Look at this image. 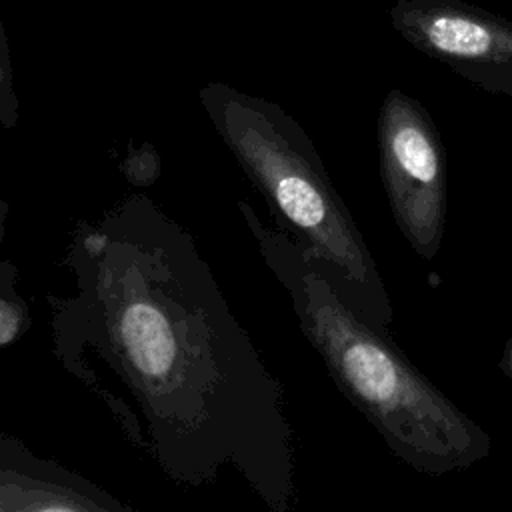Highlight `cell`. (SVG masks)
<instances>
[{"mask_svg":"<svg viewBox=\"0 0 512 512\" xmlns=\"http://www.w3.org/2000/svg\"><path fill=\"white\" fill-rule=\"evenodd\" d=\"M122 340L130 358L148 376H162L168 372L174 358L172 330L164 314L144 302L132 304L120 320Z\"/></svg>","mask_w":512,"mask_h":512,"instance_id":"cell-4","label":"cell"},{"mask_svg":"<svg viewBox=\"0 0 512 512\" xmlns=\"http://www.w3.org/2000/svg\"><path fill=\"white\" fill-rule=\"evenodd\" d=\"M4 30H2V20H0V70L4 66V54H6V42H4ZM2 74V72H0Z\"/></svg>","mask_w":512,"mask_h":512,"instance_id":"cell-6","label":"cell"},{"mask_svg":"<svg viewBox=\"0 0 512 512\" xmlns=\"http://www.w3.org/2000/svg\"><path fill=\"white\" fill-rule=\"evenodd\" d=\"M312 332L350 402L410 468L442 476L488 458V432L326 278L310 280Z\"/></svg>","mask_w":512,"mask_h":512,"instance_id":"cell-1","label":"cell"},{"mask_svg":"<svg viewBox=\"0 0 512 512\" xmlns=\"http://www.w3.org/2000/svg\"><path fill=\"white\" fill-rule=\"evenodd\" d=\"M390 22L424 56L512 98V20L466 0H394Z\"/></svg>","mask_w":512,"mask_h":512,"instance_id":"cell-3","label":"cell"},{"mask_svg":"<svg viewBox=\"0 0 512 512\" xmlns=\"http://www.w3.org/2000/svg\"><path fill=\"white\" fill-rule=\"evenodd\" d=\"M498 368L500 372L512 380V336L506 340L504 344V350H502V356L498 360Z\"/></svg>","mask_w":512,"mask_h":512,"instance_id":"cell-5","label":"cell"},{"mask_svg":"<svg viewBox=\"0 0 512 512\" xmlns=\"http://www.w3.org/2000/svg\"><path fill=\"white\" fill-rule=\"evenodd\" d=\"M378 162L398 230L420 258L432 260L446 228V150L422 102L398 88L378 112Z\"/></svg>","mask_w":512,"mask_h":512,"instance_id":"cell-2","label":"cell"}]
</instances>
